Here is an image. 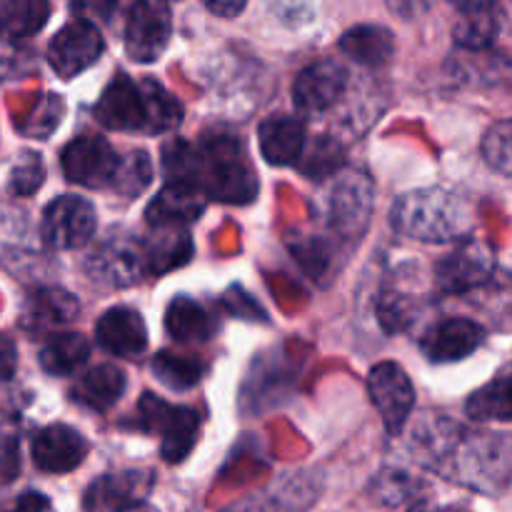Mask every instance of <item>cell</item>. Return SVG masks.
I'll list each match as a JSON object with an SVG mask.
<instances>
[{"label": "cell", "mask_w": 512, "mask_h": 512, "mask_svg": "<svg viewBox=\"0 0 512 512\" xmlns=\"http://www.w3.org/2000/svg\"><path fill=\"white\" fill-rule=\"evenodd\" d=\"M345 163V148L330 135H320L313 143L305 145L303 155H300L298 165L303 170L305 178L310 180H325L330 175H338Z\"/></svg>", "instance_id": "cell-29"}, {"label": "cell", "mask_w": 512, "mask_h": 512, "mask_svg": "<svg viewBox=\"0 0 512 512\" xmlns=\"http://www.w3.org/2000/svg\"><path fill=\"white\" fill-rule=\"evenodd\" d=\"M260 153L270 165H298L300 155H303L305 145H308V135H305L303 120L290 118V115H275L260 123L258 130Z\"/></svg>", "instance_id": "cell-20"}, {"label": "cell", "mask_w": 512, "mask_h": 512, "mask_svg": "<svg viewBox=\"0 0 512 512\" xmlns=\"http://www.w3.org/2000/svg\"><path fill=\"white\" fill-rule=\"evenodd\" d=\"M0 512H53V505H50V500L45 498V495L23 493L13 505H10V508Z\"/></svg>", "instance_id": "cell-39"}, {"label": "cell", "mask_w": 512, "mask_h": 512, "mask_svg": "<svg viewBox=\"0 0 512 512\" xmlns=\"http://www.w3.org/2000/svg\"><path fill=\"white\" fill-rule=\"evenodd\" d=\"M153 475L128 470V473L103 475L85 493V512H128L138 503H145Z\"/></svg>", "instance_id": "cell-16"}, {"label": "cell", "mask_w": 512, "mask_h": 512, "mask_svg": "<svg viewBox=\"0 0 512 512\" xmlns=\"http://www.w3.org/2000/svg\"><path fill=\"white\" fill-rule=\"evenodd\" d=\"M195 153V183L208 198L228 205H248L258 198V178L235 135H208Z\"/></svg>", "instance_id": "cell-2"}, {"label": "cell", "mask_w": 512, "mask_h": 512, "mask_svg": "<svg viewBox=\"0 0 512 512\" xmlns=\"http://www.w3.org/2000/svg\"><path fill=\"white\" fill-rule=\"evenodd\" d=\"M195 168H198V153L185 140H170L163 148V173L168 183H195Z\"/></svg>", "instance_id": "cell-33"}, {"label": "cell", "mask_w": 512, "mask_h": 512, "mask_svg": "<svg viewBox=\"0 0 512 512\" xmlns=\"http://www.w3.org/2000/svg\"><path fill=\"white\" fill-rule=\"evenodd\" d=\"M50 18V0H0V30L13 38H28L43 30Z\"/></svg>", "instance_id": "cell-27"}, {"label": "cell", "mask_w": 512, "mask_h": 512, "mask_svg": "<svg viewBox=\"0 0 512 512\" xmlns=\"http://www.w3.org/2000/svg\"><path fill=\"white\" fill-rule=\"evenodd\" d=\"M428 453L435 465L453 460V478L485 493L505 488L512 478V435L468 433L438 418L428 438Z\"/></svg>", "instance_id": "cell-1"}, {"label": "cell", "mask_w": 512, "mask_h": 512, "mask_svg": "<svg viewBox=\"0 0 512 512\" xmlns=\"http://www.w3.org/2000/svg\"><path fill=\"white\" fill-rule=\"evenodd\" d=\"M125 388H128V380H125L123 370L115 368V365H98L73 385L70 398L83 408L105 413L123 398Z\"/></svg>", "instance_id": "cell-22"}, {"label": "cell", "mask_w": 512, "mask_h": 512, "mask_svg": "<svg viewBox=\"0 0 512 512\" xmlns=\"http://www.w3.org/2000/svg\"><path fill=\"white\" fill-rule=\"evenodd\" d=\"M208 195L190 183H168L148 205V223L158 230H178L193 223L205 210Z\"/></svg>", "instance_id": "cell-18"}, {"label": "cell", "mask_w": 512, "mask_h": 512, "mask_svg": "<svg viewBox=\"0 0 512 512\" xmlns=\"http://www.w3.org/2000/svg\"><path fill=\"white\" fill-rule=\"evenodd\" d=\"M43 185V163H40L38 155L28 153L23 163L13 170V178H10V190L20 198H28L35 190Z\"/></svg>", "instance_id": "cell-36"}, {"label": "cell", "mask_w": 512, "mask_h": 512, "mask_svg": "<svg viewBox=\"0 0 512 512\" xmlns=\"http://www.w3.org/2000/svg\"><path fill=\"white\" fill-rule=\"evenodd\" d=\"M60 110H63V103L55 95H45L38 103V108L33 110L30 120L25 123V133L30 138H48L55 130V125L60 123Z\"/></svg>", "instance_id": "cell-35"}, {"label": "cell", "mask_w": 512, "mask_h": 512, "mask_svg": "<svg viewBox=\"0 0 512 512\" xmlns=\"http://www.w3.org/2000/svg\"><path fill=\"white\" fill-rule=\"evenodd\" d=\"M485 343V330L475 320L450 318L430 330L423 350L433 363H458L473 355Z\"/></svg>", "instance_id": "cell-19"}, {"label": "cell", "mask_w": 512, "mask_h": 512, "mask_svg": "<svg viewBox=\"0 0 512 512\" xmlns=\"http://www.w3.org/2000/svg\"><path fill=\"white\" fill-rule=\"evenodd\" d=\"M80 313V303L70 293L58 288L38 290L30 295L23 313V328L30 333H50L68 325Z\"/></svg>", "instance_id": "cell-21"}, {"label": "cell", "mask_w": 512, "mask_h": 512, "mask_svg": "<svg viewBox=\"0 0 512 512\" xmlns=\"http://www.w3.org/2000/svg\"><path fill=\"white\" fill-rule=\"evenodd\" d=\"M95 340L105 353L118 355V358H138L148 348L143 315L128 305L105 310L103 318L95 323Z\"/></svg>", "instance_id": "cell-15"}, {"label": "cell", "mask_w": 512, "mask_h": 512, "mask_svg": "<svg viewBox=\"0 0 512 512\" xmlns=\"http://www.w3.org/2000/svg\"><path fill=\"white\" fill-rule=\"evenodd\" d=\"M500 33V20L493 10H483V13H468L463 15L453 30L455 43L463 50H485L493 45V40Z\"/></svg>", "instance_id": "cell-30"}, {"label": "cell", "mask_w": 512, "mask_h": 512, "mask_svg": "<svg viewBox=\"0 0 512 512\" xmlns=\"http://www.w3.org/2000/svg\"><path fill=\"white\" fill-rule=\"evenodd\" d=\"M495 270V255L483 240H463L453 253L435 265L438 288L448 295H463L480 288Z\"/></svg>", "instance_id": "cell-12"}, {"label": "cell", "mask_w": 512, "mask_h": 512, "mask_svg": "<svg viewBox=\"0 0 512 512\" xmlns=\"http://www.w3.org/2000/svg\"><path fill=\"white\" fill-rule=\"evenodd\" d=\"M90 358V343L80 333H60L40 350V368L55 378H68L78 373Z\"/></svg>", "instance_id": "cell-25"}, {"label": "cell", "mask_w": 512, "mask_h": 512, "mask_svg": "<svg viewBox=\"0 0 512 512\" xmlns=\"http://www.w3.org/2000/svg\"><path fill=\"white\" fill-rule=\"evenodd\" d=\"M95 208L80 195H60L45 208L40 233L55 250L83 248L95 233Z\"/></svg>", "instance_id": "cell-9"}, {"label": "cell", "mask_w": 512, "mask_h": 512, "mask_svg": "<svg viewBox=\"0 0 512 512\" xmlns=\"http://www.w3.org/2000/svg\"><path fill=\"white\" fill-rule=\"evenodd\" d=\"M473 420H512V368L495 375L488 385L475 390L465 403Z\"/></svg>", "instance_id": "cell-26"}, {"label": "cell", "mask_w": 512, "mask_h": 512, "mask_svg": "<svg viewBox=\"0 0 512 512\" xmlns=\"http://www.w3.org/2000/svg\"><path fill=\"white\" fill-rule=\"evenodd\" d=\"M483 158L488 160L490 168L512 178V118L500 120L485 133Z\"/></svg>", "instance_id": "cell-34"}, {"label": "cell", "mask_w": 512, "mask_h": 512, "mask_svg": "<svg viewBox=\"0 0 512 512\" xmlns=\"http://www.w3.org/2000/svg\"><path fill=\"white\" fill-rule=\"evenodd\" d=\"M145 93H148V103H150V125H148V135H160L168 133V130L178 128L183 123V105L153 78H145Z\"/></svg>", "instance_id": "cell-31"}, {"label": "cell", "mask_w": 512, "mask_h": 512, "mask_svg": "<svg viewBox=\"0 0 512 512\" xmlns=\"http://www.w3.org/2000/svg\"><path fill=\"white\" fill-rule=\"evenodd\" d=\"M390 5V10L398 15H405V18H413V15L423 13L428 8L430 0H385Z\"/></svg>", "instance_id": "cell-42"}, {"label": "cell", "mask_w": 512, "mask_h": 512, "mask_svg": "<svg viewBox=\"0 0 512 512\" xmlns=\"http://www.w3.org/2000/svg\"><path fill=\"white\" fill-rule=\"evenodd\" d=\"M138 420L140 428L148 433L160 430L163 435L160 453H163L165 463H183L198 443L200 415L190 408H173L165 400L155 398L153 393H145L140 398Z\"/></svg>", "instance_id": "cell-4"}, {"label": "cell", "mask_w": 512, "mask_h": 512, "mask_svg": "<svg viewBox=\"0 0 512 512\" xmlns=\"http://www.w3.org/2000/svg\"><path fill=\"white\" fill-rule=\"evenodd\" d=\"M173 33L168 0H135L125 20V53L135 63H155Z\"/></svg>", "instance_id": "cell-5"}, {"label": "cell", "mask_w": 512, "mask_h": 512, "mask_svg": "<svg viewBox=\"0 0 512 512\" xmlns=\"http://www.w3.org/2000/svg\"><path fill=\"white\" fill-rule=\"evenodd\" d=\"M73 13L78 15V18L83 20H90V23H95V20H110V15L115 13V8H118V0H73Z\"/></svg>", "instance_id": "cell-38"}, {"label": "cell", "mask_w": 512, "mask_h": 512, "mask_svg": "<svg viewBox=\"0 0 512 512\" xmlns=\"http://www.w3.org/2000/svg\"><path fill=\"white\" fill-rule=\"evenodd\" d=\"M148 268V258L140 253L138 245L125 243V240H108L100 245L85 263L90 280L105 288H128L143 278Z\"/></svg>", "instance_id": "cell-14"}, {"label": "cell", "mask_w": 512, "mask_h": 512, "mask_svg": "<svg viewBox=\"0 0 512 512\" xmlns=\"http://www.w3.org/2000/svg\"><path fill=\"white\" fill-rule=\"evenodd\" d=\"M340 50L355 63L380 68L388 65L395 55V38L383 25H355L340 38Z\"/></svg>", "instance_id": "cell-23"}, {"label": "cell", "mask_w": 512, "mask_h": 512, "mask_svg": "<svg viewBox=\"0 0 512 512\" xmlns=\"http://www.w3.org/2000/svg\"><path fill=\"white\" fill-rule=\"evenodd\" d=\"M103 50L105 40L100 30L95 28V23L78 18L65 25V28H60L58 35L50 40L48 63L60 78L68 80L98 63Z\"/></svg>", "instance_id": "cell-10"}, {"label": "cell", "mask_w": 512, "mask_h": 512, "mask_svg": "<svg viewBox=\"0 0 512 512\" xmlns=\"http://www.w3.org/2000/svg\"><path fill=\"white\" fill-rule=\"evenodd\" d=\"M95 118L108 130L148 135L150 103L143 80L135 83L125 73H115L95 105Z\"/></svg>", "instance_id": "cell-6"}, {"label": "cell", "mask_w": 512, "mask_h": 512, "mask_svg": "<svg viewBox=\"0 0 512 512\" xmlns=\"http://www.w3.org/2000/svg\"><path fill=\"white\" fill-rule=\"evenodd\" d=\"M85 455L88 443L70 425H48L33 438V460L43 473H70L83 463Z\"/></svg>", "instance_id": "cell-17"}, {"label": "cell", "mask_w": 512, "mask_h": 512, "mask_svg": "<svg viewBox=\"0 0 512 512\" xmlns=\"http://www.w3.org/2000/svg\"><path fill=\"white\" fill-rule=\"evenodd\" d=\"M203 5L220 18H235V15L243 13L248 0H203Z\"/></svg>", "instance_id": "cell-41"}, {"label": "cell", "mask_w": 512, "mask_h": 512, "mask_svg": "<svg viewBox=\"0 0 512 512\" xmlns=\"http://www.w3.org/2000/svg\"><path fill=\"white\" fill-rule=\"evenodd\" d=\"M20 473V450L15 435L0 438V485L13 483Z\"/></svg>", "instance_id": "cell-37"}, {"label": "cell", "mask_w": 512, "mask_h": 512, "mask_svg": "<svg viewBox=\"0 0 512 512\" xmlns=\"http://www.w3.org/2000/svg\"><path fill=\"white\" fill-rule=\"evenodd\" d=\"M368 393L383 418L385 430L398 435L408 423L415 405V390L405 370L395 363H378L368 375Z\"/></svg>", "instance_id": "cell-11"}, {"label": "cell", "mask_w": 512, "mask_h": 512, "mask_svg": "<svg viewBox=\"0 0 512 512\" xmlns=\"http://www.w3.org/2000/svg\"><path fill=\"white\" fill-rule=\"evenodd\" d=\"M450 3H453L463 15L483 13V10L495 8V0H450Z\"/></svg>", "instance_id": "cell-43"}, {"label": "cell", "mask_w": 512, "mask_h": 512, "mask_svg": "<svg viewBox=\"0 0 512 512\" xmlns=\"http://www.w3.org/2000/svg\"><path fill=\"white\" fill-rule=\"evenodd\" d=\"M345 85H348V73L335 60H320V63L308 65L293 85L295 108L303 115L325 113L343 98Z\"/></svg>", "instance_id": "cell-13"}, {"label": "cell", "mask_w": 512, "mask_h": 512, "mask_svg": "<svg viewBox=\"0 0 512 512\" xmlns=\"http://www.w3.org/2000/svg\"><path fill=\"white\" fill-rule=\"evenodd\" d=\"M373 213V180L360 170L335 178L328 193V223L343 238H358Z\"/></svg>", "instance_id": "cell-7"}, {"label": "cell", "mask_w": 512, "mask_h": 512, "mask_svg": "<svg viewBox=\"0 0 512 512\" xmlns=\"http://www.w3.org/2000/svg\"><path fill=\"white\" fill-rule=\"evenodd\" d=\"M60 165L70 183L83 188H110L118 173L120 155L100 135H80L70 140L60 155Z\"/></svg>", "instance_id": "cell-8"}, {"label": "cell", "mask_w": 512, "mask_h": 512, "mask_svg": "<svg viewBox=\"0 0 512 512\" xmlns=\"http://www.w3.org/2000/svg\"><path fill=\"white\" fill-rule=\"evenodd\" d=\"M150 180H153V165H150L148 155L138 150V153H128L125 158H120L118 173H115L110 188L125 198H135L148 188Z\"/></svg>", "instance_id": "cell-32"}, {"label": "cell", "mask_w": 512, "mask_h": 512, "mask_svg": "<svg viewBox=\"0 0 512 512\" xmlns=\"http://www.w3.org/2000/svg\"><path fill=\"white\" fill-rule=\"evenodd\" d=\"M393 225L403 235L423 243H450L463 238L470 215L463 200L443 188L405 193L393 208Z\"/></svg>", "instance_id": "cell-3"}, {"label": "cell", "mask_w": 512, "mask_h": 512, "mask_svg": "<svg viewBox=\"0 0 512 512\" xmlns=\"http://www.w3.org/2000/svg\"><path fill=\"white\" fill-rule=\"evenodd\" d=\"M165 328H168L170 338L178 343H205L213 338L215 320L205 308H200L195 300L178 295L173 303L168 305L165 313Z\"/></svg>", "instance_id": "cell-24"}, {"label": "cell", "mask_w": 512, "mask_h": 512, "mask_svg": "<svg viewBox=\"0 0 512 512\" xmlns=\"http://www.w3.org/2000/svg\"><path fill=\"white\" fill-rule=\"evenodd\" d=\"M208 365L198 358V355H180L163 350L155 355L153 373L165 388L170 390H190L203 380Z\"/></svg>", "instance_id": "cell-28"}, {"label": "cell", "mask_w": 512, "mask_h": 512, "mask_svg": "<svg viewBox=\"0 0 512 512\" xmlns=\"http://www.w3.org/2000/svg\"><path fill=\"white\" fill-rule=\"evenodd\" d=\"M15 365H18V353H15V343L8 335H0V383L13 378Z\"/></svg>", "instance_id": "cell-40"}]
</instances>
